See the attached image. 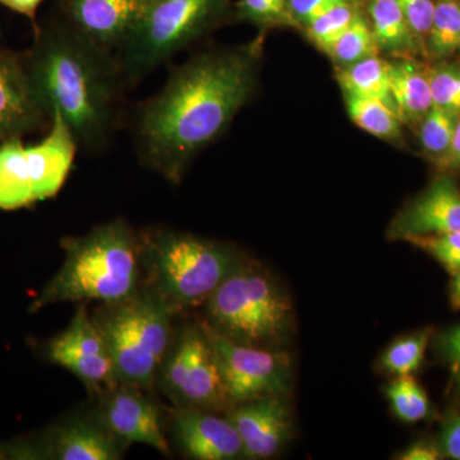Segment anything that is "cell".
<instances>
[{
	"mask_svg": "<svg viewBox=\"0 0 460 460\" xmlns=\"http://www.w3.org/2000/svg\"><path fill=\"white\" fill-rule=\"evenodd\" d=\"M386 394L392 402L396 416L402 422L416 423L429 416L428 395L411 375L398 376L394 383L387 387Z\"/></svg>",
	"mask_w": 460,
	"mask_h": 460,
	"instance_id": "4316f807",
	"label": "cell"
},
{
	"mask_svg": "<svg viewBox=\"0 0 460 460\" xmlns=\"http://www.w3.org/2000/svg\"><path fill=\"white\" fill-rule=\"evenodd\" d=\"M229 0H150L129 40L118 51L124 83H140L204 35L226 13Z\"/></svg>",
	"mask_w": 460,
	"mask_h": 460,
	"instance_id": "52a82bcc",
	"label": "cell"
},
{
	"mask_svg": "<svg viewBox=\"0 0 460 460\" xmlns=\"http://www.w3.org/2000/svg\"><path fill=\"white\" fill-rule=\"evenodd\" d=\"M460 50V0H436L425 56L441 62Z\"/></svg>",
	"mask_w": 460,
	"mask_h": 460,
	"instance_id": "603a6c76",
	"label": "cell"
},
{
	"mask_svg": "<svg viewBox=\"0 0 460 460\" xmlns=\"http://www.w3.org/2000/svg\"><path fill=\"white\" fill-rule=\"evenodd\" d=\"M211 329L235 343L277 349L292 326V305L268 272L239 263L206 301Z\"/></svg>",
	"mask_w": 460,
	"mask_h": 460,
	"instance_id": "8992f818",
	"label": "cell"
},
{
	"mask_svg": "<svg viewBox=\"0 0 460 460\" xmlns=\"http://www.w3.org/2000/svg\"><path fill=\"white\" fill-rule=\"evenodd\" d=\"M445 168L459 169L460 171V117L456 120V131H454L452 146L445 160Z\"/></svg>",
	"mask_w": 460,
	"mask_h": 460,
	"instance_id": "74e56055",
	"label": "cell"
},
{
	"mask_svg": "<svg viewBox=\"0 0 460 460\" xmlns=\"http://www.w3.org/2000/svg\"><path fill=\"white\" fill-rule=\"evenodd\" d=\"M410 242L428 251L450 274L460 270V232L411 238Z\"/></svg>",
	"mask_w": 460,
	"mask_h": 460,
	"instance_id": "4dcf8cb0",
	"label": "cell"
},
{
	"mask_svg": "<svg viewBox=\"0 0 460 460\" xmlns=\"http://www.w3.org/2000/svg\"><path fill=\"white\" fill-rule=\"evenodd\" d=\"M357 4L358 3H345L321 14L305 27L308 38L319 49L328 54L332 45L347 31L348 27L352 25L354 18L359 13Z\"/></svg>",
	"mask_w": 460,
	"mask_h": 460,
	"instance_id": "83f0119b",
	"label": "cell"
},
{
	"mask_svg": "<svg viewBox=\"0 0 460 460\" xmlns=\"http://www.w3.org/2000/svg\"><path fill=\"white\" fill-rule=\"evenodd\" d=\"M368 16L380 53L399 58L411 57L420 51L396 0H371Z\"/></svg>",
	"mask_w": 460,
	"mask_h": 460,
	"instance_id": "ffe728a7",
	"label": "cell"
},
{
	"mask_svg": "<svg viewBox=\"0 0 460 460\" xmlns=\"http://www.w3.org/2000/svg\"><path fill=\"white\" fill-rule=\"evenodd\" d=\"M338 81L341 90L352 91L385 102L393 108L390 96V65L380 57H370L339 69Z\"/></svg>",
	"mask_w": 460,
	"mask_h": 460,
	"instance_id": "7402d4cb",
	"label": "cell"
},
{
	"mask_svg": "<svg viewBox=\"0 0 460 460\" xmlns=\"http://www.w3.org/2000/svg\"><path fill=\"white\" fill-rule=\"evenodd\" d=\"M399 458L402 460H436L441 458V452L429 441H419L405 449Z\"/></svg>",
	"mask_w": 460,
	"mask_h": 460,
	"instance_id": "d590c367",
	"label": "cell"
},
{
	"mask_svg": "<svg viewBox=\"0 0 460 460\" xmlns=\"http://www.w3.org/2000/svg\"><path fill=\"white\" fill-rule=\"evenodd\" d=\"M144 284L180 313L206 304L241 261L215 242L172 229L141 233Z\"/></svg>",
	"mask_w": 460,
	"mask_h": 460,
	"instance_id": "5b68a950",
	"label": "cell"
},
{
	"mask_svg": "<svg viewBox=\"0 0 460 460\" xmlns=\"http://www.w3.org/2000/svg\"><path fill=\"white\" fill-rule=\"evenodd\" d=\"M431 330H422L416 334L398 339L384 352L381 365L396 376H405L419 370L425 357Z\"/></svg>",
	"mask_w": 460,
	"mask_h": 460,
	"instance_id": "484cf974",
	"label": "cell"
},
{
	"mask_svg": "<svg viewBox=\"0 0 460 460\" xmlns=\"http://www.w3.org/2000/svg\"><path fill=\"white\" fill-rule=\"evenodd\" d=\"M41 3L42 0H0V4L29 18L35 31L39 29L38 22H36V13H38Z\"/></svg>",
	"mask_w": 460,
	"mask_h": 460,
	"instance_id": "8d00e7d4",
	"label": "cell"
},
{
	"mask_svg": "<svg viewBox=\"0 0 460 460\" xmlns=\"http://www.w3.org/2000/svg\"><path fill=\"white\" fill-rule=\"evenodd\" d=\"M256 65V47H247L201 54L172 69L136 113L142 163L181 183L193 157L226 131L255 93Z\"/></svg>",
	"mask_w": 460,
	"mask_h": 460,
	"instance_id": "6da1fadb",
	"label": "cell"
},
{
	"mask_svg": "<svg viewBox=\"0 0 460 460\" xmlns=\"http://www.w3.org/2000/svg\"><path fill=\"white\" fill-rule=\"evenodd\" d=\"M239 20L263 27L289 22L288 0H239L235 5Z\"/></svg>",
	"mask_w": 460,
	"mask_h": 460,
	"instance_id": "f546056e",
	"label": "cell"
},
{
	"mask_svg": "<svg viewBox=\"0 0 460 460\" xmlns=\"http://www.w3.org/2000/svg\"><path fill=\"white\" fill-rule=\"evenodd\" d=\"M432 104L460 117V65L444 60L429 66Z\"/></svg>",
	"mask_w": 460,
	"mask_h": 460,
	"instance_id": "f1b7e54d",
	"label": "cell"
},
{
	"mask_svg": "<svg viewBox=\"0 0 460 460\" xmlns=\"http://www.w3.org/2000/svg\"><path fill=\"white\" fill-rule=\"evenodd\" d=\"M348 114L359 128L385 141L402 138V122L398 115L385 102L343 90Z\"/></svg>",
	"mask_w": 460,
	"mask_h": 460,
	"instance_id": "44dd1931",
	"label": "cell"
},
{
	"mask_svg": "<svg viewBox=\"0 0 460 460\" xmlns=\"http://www.w3.org/2000/svg\"><path fill=\"white\" fill-rule=\"evenodd\" d=\"M48 356L96 394L119 384L104 338L84 304L78 305L68 328L50 341Z\"/></svg>",
	"mask_w": 460,
	"mask_h": 460,
	"instance_id": "7c38bea8",
	"label": "cell"
},
{
	"mask_svg": "<svg viewBox=\"0 0 460 460\" xmlns=\"http://www.w3.org/2000/svg\"><path fill=\"white\" fill-rule=\"evenodd\" d=\"M172 425L178 444L187 456L199 460H232L244 456L243 443L229 419L211 411L174 407Z\"/></svg>",
	"mask_w": 460,
	"mask_h": 460,
	"instance_id": "2e32d148",
	"label": "cell"
},
{
	"mask_svg": "<svg viewBox=\"0 0 460 460\" xmlns=\"http://www.w3.org/2000/svg\"><path fill=\"white\" fill-rule=\"evenodd\" d=\"M142 387L117 384L98 394L95 416L124 444H145L168 456L171 453L160 411Z\"/></svg>",
	"mask_w": 460,
	"mask_h": 460,
	"instance_id": "4fadbf2b",
	"label": "cell"
},
{
	"mask_svg": "<svg viewBox=\"0 0 460 460\" xmlns=\"http://www.w3.org/2000/svg\"><path fill=\"white\" fill-rule=\"evenodd\" d=\"M390 65V96L402 124L419 126L432 104L429 66L413 57H399Z\"/></svg>",
	"mask_w": 460,
	"mask_h": 460,
	"instance_id": "d6986e66",
	"label": "cell"
},
{
	"mask_svg": "<svg viewBox=\"0 0 460 460\" xmlns=\"http://www.w3.org/2000/svg\"><path fill=\"white\" fill-rule=\"evenodd\" d=\"M150 0H62V18L117 56L140 23Z\"/></svg>",
	"mask_w": 460,
	"mask_h": 460,
	"instance_id": "5bb4252c",
	"label": "cell"
},
{
	"mask_svg": "<svg viewBox=\"0 0 460 460\" xmlns=\"http://www.w3.org/2000/svg\"><path fill=\"white\" fill-rule=\"evenodd\" d=\"M177 311L153 288L102 304L93 314L119 384L151 389L172 345V323Z\"/></svg>",
	"mask_w": 460,
	"mask_h": 460,
	"instance_id": "277c9868",
	"label": "cell"
},
{
	"mask_svg": "<svg viewBox=\"0 0 460 460\" xmlns=\"http://www.w3.org/2000/svg\"><path fill=\"white\" fill-rule=\"evenodd\" d=\"M66 260L30 311L62 302L120 301L144 286L141 234L115 219L86 234L62 239Z\"/></svg>",
	"mask_w": 460,
	"mask_h": 460,
	"instance_id": "3957f363",
	"label": "cell"
},
{
	"mask_svg": "<svg viewBox=\"0 0 460 460\" xmlns=\"http://www.w3.org/2000/svg\"><path fill=\"white\" fill-rule=\"evenodd\" d=\"M440 447L445 456L460 460V416L449 417L445 422Z\"/></svg>",
	"mask_w": 460,
	"mask_h": 460,
	"instance_id": "e575fe53",
	"label": "cell"
},
{
	"mask_svg": "<svg viewBox=\"0 0 460 460\" xmlns=\"http://www.w3.org/2000/svg\"><path fill=\"white\" fill-rule=\"evenodd\" d=\"M228 419L243 443L244 456L270 458L279 452L290 434V416L280 395L237 402Z\"/></svg>",
	"mask_w": 460,
	"mask_h": 460,
	"instance_id": "e0dca14e",
	"label": "cell"
},
{
	"mask_svg": "<svg viewBox=\"0 0 460 460\" xmlns=\"http://www.w3.org/2000/svg\"><path fill=\"white\" fill-rule=\"evenodd\" d=\"M438 348V353L449 365L454 381L460 387V323L440 335Z\"/></svg>",
	"mask_w": 460,
	"mask_h": 460,
	"instance_id": "836d02e7",
	"label": "cell"
},
{
	"mask_svg": "<svg viewBox=\"0 0 460 460\" xmlns=\"http://www.w3.org/2000/svg\"><path fill=\"white\" fill-rule=\"evenodd\" d=\"M450 302L456 310H460V270L453 275L450 286Z\"/></svg>",
	"mask_w": 460,
	"mask_h": 460,
	"instance_id": "f35d334b",
	"label": "cell"
},
{
	"mask_svg": "<svg viewBox=\"0 0 460 460\" xmlns=\"http://www.w3.org/2000/svg\"><path fill=\"white\" fill-rule=\"evenodd\" d=\"M414 40L419 44L420 50L425 54V42L431 29L434 18L436 0H396Z\"/></svg>",
	"mask_w": 460,
	"mask_h": 460,
	"instance_id": "1f68e13d",
	"label": "cell"
},
{
	"mask_svg": "<svg viewBox=\"0 0 460 460\" xmlns=\"http://www.w3.org/2000/svg\"><path fill=\"white\" fill-rule=\"evenodd\" d=\"M7 453H5L4 447H0V460L7 459Z\"/></svg>",
	"mask_w": 460,
	"mask_h": 460,
	"instance_id": "ab89813d",
	"label": "cell"
},
{
	"mask_svg": "<svg viewBox=\"0 0 460 460\" xmlns=\"http://www.w3.org/2000/svg\"><path fill=\"white\" fill-rule=\"evenodd\" d=\"M127 447L93 411L51 429L38 443L4 449L8 458L17 459L119 460Z\"/></svg>",
	"mask_w": 460,
	"mask_h": 460,
	"instance_id": "8fae6325",
	"label": "cell"
},
{
	"mask_svg": "<svg viewBox=\"0 0 460 460\" xmlns=\"http://www.w3.org/2000/svg\"><path fill=\"white\" fill-rule=\"evenodd\" d=\"M157 378L174 407L214 411L232 404L204 325L181 332L169 348Z\"/></svg>",
	"mask_w": 460,
	"mask_h": 460,
	"instance_id": "9c48e42d",
	"label": "cell"
},
{
	"mask_svg": "<svg viewBox=\"0 0 460 460\" xmlns=\"http://www.w3.org/2000/svg\"><path fill=\"white\" fill-rule=\"evenodd\" d=\"M50 124L30 83L22 57L0 49V142Z\"/></svg>",
	"mask_w": 460,
	"mask_h": 460,
	"instance_id": "9a60e30c",
	"label": "cell"
},
{
	"mask_svg": "<svg viewBox=\"0 0 460 460\" xmlns=\"http://www.w3.org/2000/svg\"><path fill=\"white\" fill-rule=\"evenodd\" d=\"M80 150L59 114L50 118L48 135L35 145L21 138L0 142V210L30 208L56 198Z\"/></svg>",
	"mask_w": 460,
	"mask_h": 460,
	"instance_id": "ba28073f",
	"label": "cell"
},
{
	"mask_svg": "<svg viewBox=\"0 0 460 460\" xmlns=\"http://www.w3.org/2000/svg\"><path fill=\"white\" fill-rule=\"evenodd\" d=\"M380 54L370 22L362 16L361 12L354 18L352 25L332 45L328 56L332 58L341 68L361 62L366 58Z\"/></svg>",
	"mask_w": 460,
	"mask_h": 460,
	"instance_id": "cb8c5ba5",
	"label": "cell"
},
{
	"mask_svg": "<svg viewBox=\"0 0 460 460\" xmlns=\"http://www.w3.org/2000/svg\"><path fill=\"white\" fill-rule=\"evenodd\" d=\"M345 3L358 0H288V16L290 23L307 27L321 14Z\"/></svg>",
	"mask_w": 460,
	"mask_h": 460,
	"instance_id": "d6a6232c",
	"label": "cell"
},
{
	"mask_svg": "<svg viewBox=\"0 0 460 460\" xmlns=\"http://www.w3.org/2000/svg\"><path fill=\"white\" fill-rule=\"evenodd\" d=\"M395 237L411 238L460 232V190L452 178L435 181L396 217Z\"/></svg>",
	"mask_w": 460,
	"mask_h": 460,
	"instance_id": "ac0fdd59",
	"label": "cell"
},
{
	"mask_svg": "<svg viewBox=\"0 0 460 460\" xmlns=\"http://www.w3.org/2000/svg\"><path fill=\"white\" fill-rule=\"evenodd\" d=\"M456 115L432 107L419 123V136L423 151L443 166L452 146Z\"/></svg>",
	"mask_w": 460,
	"mask_h": 460,
	"instance_id": "d4e9b609",
	"label": "cell"
},
{
	"mask_svg": "<svg viewBox=\"0 0 460 460\" xmlns=\"http://www.w3.org/2000/svg\"><path fill=\"white\" fill-rule=\"evenodd\" d=\"M210 339L230 402L281 395L290 383V361L284 352L235 343L202 323Z\"/></svg>",
	"mask_w": 460,
	"mask_h": 460,
	"instance_id": "30bf717a",
	"label": "cell"
},
{
	"mask_svg": "<svg viewBox=\"0 0 460 460\" xmlns=\"http://www.w3.org/2000/svg\"><path fill=\"white\" fill-rule=\"evenodd\" d=\"M22 60L48 117L59 114L84 150L107 146L117 128L127 87L113 51L60 18L39 26L35 42Z\"/></svg>",
	"mask_w": 460,
	"mask_h": 460,
	"instance_id": "7a4b0ae2",
	"label": "cell"
}]
</instances>
